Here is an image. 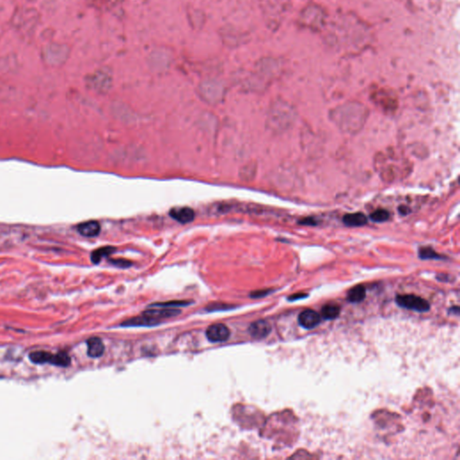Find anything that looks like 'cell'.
Returning a JSON list of instances; mask_svg holds the SVG:
<instances>
[{
	"label": "cell",
	"instance_id": "11",
	"mask_svg": "<svg viewBox=\"0 0 460 460\" xmlns=\"http://www.w3.org/2000/svg\"><path fill=\"white\" fill-rule=\"evenodd\" d=\"M343 221L348 227H362L367 224L368 219L362 212L350 213L345 215Z\"/></svg>",
	"mask_w": 460,
	"mask_h": 460
},
{
	"label": "cell",
	"instance_id": "23",
	"mask_svg": "<svg viewBox=\"0 0 460 460\" xmlns=\"http://www.w3.org/2000/svg\"><path fill=\"white\" fill-rule=\"evenodd\" d=\"M113 263H114L115 265H118V266H121V267H129V265H131V264H130L129 262H127V261H121V260H120V261H119V260L113 261Z\"/></svg>",
	"mask_w": 460,
	"mask_h": 460
},
{
	"label": "cell",
	"instance_id": "6",
	"mask_svg": "<svg viewBox=\"0 0 460 460\" xmlns=\"http://www.w3.org/2000/svg\"><path fill=\"white\" fill-rule=\"evenodd\" d=\"M170 216L180 223H189L195 218V213L192 209L189 207L174 208L171 210Z\"/></svg>",
	"mask_w": 460,
	"mask_h": 460
},
{
	"label": "cell",
	"instance_id": "17",
	"mask_svg": "<svg viewBox=\"0 0 460 460\" xmlns=\"http://www.w3.org/2000/svg\"><path fill=\"white\" fill-rule=\"evenodd\" d=\"M419 256L423 260H440L443 258L442 256L436 253L431 248H421L419 250Z\"/></svg>",
	"mask_w": 460,
	"mask_h": 460
},
{
	"label": "cell",
	"instance_id": "4",
	"mask_svg": "<svg viewBox=\"0 0 460 460\" xmlns=\"http://www.w3.org/2000/svg\"><path fill=\"white\" fill-rule=\"evenodd\" d=\"M322 320V316L317 312L311 309H307L300 313L299 316V325L305 329H313L316 327Z\"/></svg>",
	"mask_w": 460,
	"mask_h": 460
},
{
	"label": "cell",
	"instance_id": "20",
	"mask_svg": "<svg viewBox=\"0 0 460 460\" xmlns=\"http://www.w3.org/2000/svg\"><path fill=\"white\" fill-rule=\"evenodd\" d=\"M300 224L306 225V226H316L317 222L316 219L313 218H306L300 221Z\"/></svg>",
	"mask_w": 460,
	"mask_h": 460
},
{
	"label": "cell",
	"instance_id": "21",
	"mask_svg": "<svg viewBox=\"0 0 460 460\" xmlns=\"http://www.w3.org/2000/svg\"><path fill=\"white\" fill-rule=\"evenodd\" d=\"M307 297V294H294L290 298H288L289 301H296L298 299H305Z\"/></svg>",
	"mask_w": 460,
	"mask_h": 460
},
{
	"label": "cell",
	"instance_id": "10",
	"mask_svg": "<svg viewBox=\"0 0 460 460\" xmlns=\"http://www.w3.org/2000/svg\"><path fill=\"white\" fill-rule=\"evenodd\" d=\"M181 313L179 309H174V308H169V307H162V309H148L145 311L143 314L146 316L153 317L155 319L159 318H167V317H173L176 316Z\"/></svg>",
	"mask_w": 460,
	"mask_h": 460
},
{
	"label": "cell",
	"instance_id": "15",
	"mask_svg": "<svg viewBox=\"0 0 460 460\" xmlns=\"http://www.w3.org/2000/svg\"><path fill=\"white\" fill-rule=\"evenodd\" d=\"M71 363V359L69 354L65 351L58 352L57 354H53L51 364L58 366V367H68Z\"/></svg>",
	"mask_w": 460,
	"mask_h": 460
},
{
	"label": "cell",
	"instance_id": "19",
	"mask_svg": "<svg viewBox=\"0 0 460 460\" xmlns=\"http://www.w3.org/2000/svg\"><path fill=\"white\" fill-rule=\"evenodd\" d=\"M370 219L375 222H385L389 219V213L385 210L379 209L370 215Z\"/></svg>",
	"mask_w": 460,
	"mask_h": 460
},
{
	"label": "cell",
	"instance_id": "16",
	"mask_svg": "<svg viewBox=\"0 0 460 460\" xmlns=\"http://www.w3.org/2000/svg\"><path fill=\"white\" fill-rule=\"evenodd\" d=\"M115 250V248H111V247L96 249V251L93 252L92 255H91V260H92L94 264H99L102 259L108 256L111 253H114Z\"/></svg>",
	"mask_w": 460,
	"mask_h": 460
},
{
	"label": "cell",
	"instance_id": "9",
	"mask_svg": "<svg viewBox=\"0 0 460 460\" xmlns=\"http://www.w3.org/2000/svg\"><path fill=\"white\" fill-rule=\"evenodd\" d=\"M87 354L91 358H99L104 354V345L103 341L98 337L87 340Z\"/></svg>",
	"mask_w": 460,
	"mask_h": 460
},
{
	"label": "cell",
	"instance_id": "13",
	"mask_svg": "<svg viewBox=\"0 0 460 460\" xmlns=\"http://www.w3.org/2000/svg\"><path fill=\"white\" fill-rule=\"evenodd\" d=\"M52 356L53 354L48 351H33L32 353H30L29 359L32 363H36V364H43V363H52Z\"/></svg>",
	"mask_w": 460,
	"mask_h": 460
},
{
	"label": "cell",
	"instance_id": "14",
	"mask_svg": "<svg viewBox=\"0 0 460 460\" xmlns=\"http://www.w3.org/2000/svg\"><path fill=\"white\" fill-rule=\"evenodd\" d=\"M340 312H341V309H340V307H338V306L334 305V304H327V305L323 307L321 316L324 319L333 320V319H335L339 316Z\"/></svg>",
	"mask_w": 460,
	"mask_h": 460
},
{
	"label": "cell",
	"instance_id": "8",
	"mask_svg": "<svg viewBox=\"0 0 460 460\" xmlns=\"http://www.w3.org/2000/svg\"><path fill=\"white\" fill-rule=\"evenodd\" d=\"M159 323H160L159 319H155L143 314V316H137L130 320H127L125 322L122 323L121 326H151L158 325Z\"/></svg>",
	"mask_w": 460,
	"mask_h": 460
},
{
	"label": "cell",
	"instance_id": "3",
	"mask_svg": "<svg viewBox=\"0 0 460 460\" xmlns=\"http://www.w3.org/2000/svg\"><path fill=\"white\" fill-rule=\"evenodd\" d=\"M206 336L210 342L222 343L230 338V330L224 324H215L208 327Z\"/></svg>",
	"mask_w": 460,
	"mask_h": 460
},
{
	"label": "cell",
	"instance_id": "7",
	"mask_svg": "<svg viewBox=\"0 0 460 460\" xmlns=\"http://www.w3.org/2000/svg\"><path fill=\"white\" fill-rule=\"evenodd\" d=\"M77 230L81 236L86 237H94L99 235L101 231V226L96 220H89L83 222L77 226Z\"/></svg>",
	"mask_w": 460,
	"mask_h": 460
},
{
	"label": "cell",
	"instance_id": "18",
	"mask_svg": "<svg viewBox=\"0 0 460 460\" xmlns=\"http://www.w3.org/2000/svg\"><path fill=\"white\" fill-rule=\"evenodd\" d=\"M190 301H183V300L167 301V302H165V303L152 304V305H150V307H169V308H173V307H185V306L190 305Z\"/></svg>",
	"mask_w": 460,
	"mask_h": 460
},
{
	"label": "cell",
	"instance_id": "12",
	"mask_svg": "<svg viewBox=\"0 0 460 460\" xmlns=\"http://www.w3.org/2000/svg\"><path fill=\"white\" fill-rule=\"evenodd\" d=\"M347 298L351 303L362 302L366 298V289L362 285L355 286L349 290Z\"/></svg>",
	"mask_w": 460,
	"mask_h": 460
},
{
	"label": "cell",
	"instance_id": "1",
	"mask_svg": "<svg viewBox=\"0 0 460 460\" xmlns=\"http://www.w3.org/2000/svg\"><path fill=\"white\" fill-rule=\"evenodd\" d=\"M69 50L65 44L51 43L43 50V58L47 63L51 65H60L66 61L69 56Z\"/></svg>",
	"mask_w": 460,
	"mask_h": 460
},
{
	"label": "cell",
	"instance_id": "5",
	"mask_svg": "<svg viewBox=\"0 0 460 460\" xmlns=\"http://www.w3.org/2000/svg\"><path fill=\"white\" fill-rule=\"evenodd\" d=\"M271 326L265 320H258L252 323L248 328V332L255 339H264L270 334Z\"/></svg>",
	"mask_w": 460,
	"mask_h": 460
},
{
	"label": "cell",
	"instance_id": "2",
	"mask_svg": "<svg viewBox=\"0 0 460 460\" xmlns=\"http://www.w3.org/2000/svg\"><path fill=\"white\" fill-rule=\"evenodd\" d=\"M397 305L403 308L417 312H427L430 310L431 306L428 301L415 295H400L397 297Z\"/></svg>",
	"mask_w": 460,
	"mask_h": 460
},
{
	"label": "cell",
	"instance_id": "22",
	"mask_svg": "<svg viewBox=\"0 0 460 460\" xmlns=\"http://www.w3.org/2000/svg\"><path fill=\"white\" fill-rule=\"evenodd\" d=\"M270 290H265V291H255V292H253L251 293V297L252 298H261L263 296H265L268 293H270Z\"/></svg>",
	"mask_w": 460,
	"mask_h": 460
}]
</instances>
